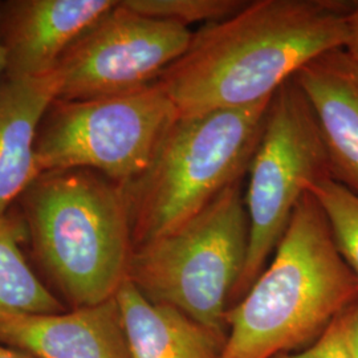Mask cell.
<instances>
[{"mask_svg": "<svg viewBox=\"0 0 358 358\" xmlns=\"http://www.w3.org/2000/svg\"><path fill=\"white\" fill-rule=\"evenodd\" d=\"M28 238L23 217H0V321L63 312L62 301L40 282L22 250Z\"/></svg>", "mask_w": 358, "mask_h": 358, "instance_id": "obj_14", "label": "cell"}, {"mask_svg": "<svg viewBox=\"0 0 358 358\" xmlns=\"http://www.w3.org/2000/svg\"><path fill=\"white\" fill-rule=\"evenodd\" d=\"M315 113L331 178L358 196V64L344 48L320 55L294 77Z\"/></svg>", "mask_w": 358, "mask_h": 358, "instance_id": "obj_10", "label": "cell"}, {"mask_svg": "<svg viewBox=\"0 0 358 358\" xmlns=\"http://www.w3.org/2000/svg\"><path fill=\"white\" fill-rule=\"evenodd\" d=\"M131 358H220L224 337L176 308L149 300L127 279L115 294Z\"/></svg>", "mask_w": 358, "mask_h": 358, "instance_id": "obj_13", "label": "cell"}, {"mask_svg": "<svg viewBox=\"0 0 358 358\" xmlns=\"http://www.w3.org/2000/svg\"><path fill=\"white\" fill-rule=\"evenodd\" d=\"M248 241L238 180L178 229L136 247L128 279L149 300L176 308L226 338V313L243 273Z\"/></svg>", "mask_w": 358, "mask_h": 358, "instance_id": "obj_5", "label": "cell"}, {"mask_svg": "<svg viewBox=\"0 0 358 358\" xmlns=\"http://www.w3.org/2000/svg\"><path fill=\"white\" fill-rule=\"evenodd\" d=\"M248 0H124L133 11L190 28L222 22L241 11Z\"/></svg>", "mask_w": 358, "mask_h": 358, "instance_id": "obj_16", "label": "cell"}, {"mask_svg": "<svg viewBox=\"0 0 358 358\" xmlns=\"http://www.w3.org/2000/svg\"><path fill=\"white\" fill-rule=\"evenodd\" d=\"M6 76V56H4V51H3V45L0 41V85L4 80Z\"/></svg>", "mask_w": 358, "mask_h": 358, "instance_id": "obj_21", "label": "cell"}, {"mask_svg": "<svg viewBox=\"0 0 358 358\" xmlns=\"http://www.w3.org/2000/svg\"><path fill=\"white\" fill-rule=\"evenodd\" d=\"M0 341L36 358H131L118 303L0 321Z\"/></svg>", "mask_w": 358, "mask_h": 358, "instance_id": "obj_11", "label": "cell"}, {"mask_svg": "<svg viewBox=\"0 0 358 358\" xmlns=\"http://www.w3.org/2000/svg\"><path fill=\"white\" fill-rule=\"evenodd\" d=\"M357 300L358 278L320 202L307 192L268 266L227 310L220 358H273L303 349Z\"/></svg>", "mask_w": 358, "mask_h": 358, "instance_id": "obj_2", "label": "cell"}, {"mask_svg": "<svg viewBox=\"0 0 358 358\" xmlns=\"http://www.w3.org/2000/svg\"><path fill=\"white\" fill-rule=\"evenodd\" d=\"M55 100L53 72L31 78L4 77L0 85V217L40 176L36 137Z\"/></svg>", "mask_w": 358, "mask_h": 358, "instance_id": "obj_12", "label": "cell"}, {"mask_svg": "<svg viewBox=\"0 0 358 358\" xmlns=\"http://www.w3.org/2000/svg\"><path fill=\"white\" fill-rule=\"evenodd\" d=\"M324 208L336 243L358 278V196L333 179L310 189Z\"/></svg>", "mask_w": 358, "mask_h": 358, "instance_id": "obj_15", "label": "cell"}, {"mask_svg": "<svg viewBox=\"0 0 358 358\" xmlns=\"http://www.w3.org/2000/svg\"><path fill=\"white\" fill-rule=\"evenodd\" d=\"M343 320L353 357L358 358V300L343 313Z\"/></svg>", "mask_w": 358, "mask_h": 358, "instance_id": "obj_18", "label": "cell"}, {"mask_svg": "<svg viewBox=\"0 0 358 358\" xmlns=\"http://www.w3.org/2000/svg\"><path fill=\"white\" fill-rule=\"evenodd\" d=\"M343 313L333 321L316 341L300 349V352L282 353L273 358H355L348 343Z\"/></svg>", "mask_w": 358, "mask_h": 358, "instance_id": "obj_17", "label": "cell"}, {"mask_svg": "<svg viewBox=\"0 0 358 358\" xmlns=\"http://www.w3.org/2000/svg\"><path fill=\"white\" fill-rule=\"evenodd\" d=\"M0 358H36L15 346L7 345L0 341Z\"/></svg>", "mask_w": 358, "mask_h": 358, "instance_id": "obj_20", "label": "cell"}, {"mask_svg": "<svg viewBox=\"0 0 358 358\" xmlns=\"http://www.w3.org/2000/svg\"><path fill=\"white\" fill-rule=\"evenodd\" d=\"M271 100L173 121L150 164L124 186L134 248L178 229L243 179Z\"/></svg>", "mask_w": 358, "mask_h": 358, "instance_id": "obj_4", "label": "cell"}, {"mask_svg": "<svg viewBox=\"0 0 358 358\" xmlns=\"http://www.w3.org/2000/svg\"><path fill=\"white\" fill-rule=\"evenodd\" d=\"M192 38V28L117 1L71 44L52 71L56 100H96L149 88L186 52Z\"/></svg>", "mask_w": 358, "mask_h": 358, "instance_id": "obj_8", "label": "cell"}, {"mask_svg": "<svg viewBox=\"0 0 358 358\" xmlns=\"http://www.w3.org/2000/svg\"><path fill=\"white\" fill-rule=\"evenodd\" d=\"M177 117L158 83L115 97L55 100L38 127V173L85 169L125 186L150 164Z\"/></svg>", "mask_w": 358, "mask_h": 358, "instance_id": "obj_7", "label": "cell"}, {"mask_svg": "<svg viewBox=\"0 0 358 358\" xmlns=\"http://www.w3.org/2000/svg\"><path fill=\"white\" fill-rule=\"evenodd\" d=\"M115 0H11L0 1V41L6 78L51 73L71 44Z\"/></svg>", "mask_w": 358, "mask_h": 358, "instance_id": "obj_9", "label": "cell"}, {"mask_svg": "<svg viewBox=\"0 0 358 358\" xmlns=\"http://www.w3.org/2000/svg\"><path fill=\"white\" fill-rule=\"evenodd\" d=\"M20 202L35 254L75 308L113 299L134 250L124 186L85 169L48 171Z\"/></svg>", "mask_w": 358, "mask_h": 358, "instance_id": "obj_3", "label": "cell"}, {"mask_svg": "<svg viewBox=\"0 0 358 358\" xmlns=\"http://www.w3.org/2000/svg\"><path fill=\"white\" fill-rule=\"evenodd\" d=\"M247 174L244 203L250 222L248 252L230 308L266 268L304 194L322 180L332 179L316 117L294 78L271 100Z\"/></svg>", "mask_w": 358, "mask_h": 358, "instance_id": "obj_6", "label": "cell"}, {"mask_svg": "<svg viewBox=\"0 0 358 358\" xmlns=\"http://www.w3.org/2000/svg\"><path fill=\"white\" fill-rule=\"evenodd\" d=\"M356 1L252 0L192 32L158 80L178 115L251 106L273 97L313 59L344 48Z\"/></svg>", "mask_w": 358, "mask_h": 358, "instance_id": "obj_1", "label": "cell"}, {"mask_svg": "<svg viewBox=\"0 0 358 358\" xmlns=\"http://www.w3.org/2000/svg\"><path fill=\"white\" fill-rule=\"evenodd\" d=\"M346 29L344 50L358 64V3L346 16Z\"/></svg>", "mask_w": 358, "mask_h": 358, "instance_id": "obj_19", "label": "cell"}]
</instances>
